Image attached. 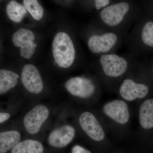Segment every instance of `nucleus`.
Returning a JSON list of instances; mask_svg holds the SVG:
<instances>
[{"label": "nucleus", "instance_id": "9d476101", "mask_svg": "<svg viewBox=\"0 0 153 153\" xmlns=\"http://www.w3.org/2000/svg\"><path fill=\"white\" fill-rule=\"evenodd\" d=\"M75 134V129L73 127L69 125L63 126L54 130L50 134L48 142L54 147H65L72 141Z\"/></svg>", "mask_w": 153, "mask_h": 153}, {"label": "nucleus", "instance_id": "ddd939ff", "mask_svg": "<svg viewBox=\"0 0 153 153\" xmlns=\"http://www.w3.org/2000/svg\"><path fill=\"white\" fill-rule=\"evenodd\" d=\"M140 122L145 129L153 128V99L145 100L141 105L139 111Z\"/></svg>", "mask_w": 153, "mask_h": 153}, {"label": "nucleus", "instance_id": "412c9836", "mask_svg": "<svg viewBox=\"0 0 153 153\" xmlns=\"http://www.w3.org/2000/svg\"><path fill=\"white\" fill-rule=\"evenodd\" d=\"M109 4V0H95V5L97 10L105 7Z\"/></svg>", "mask_w": 153, "mask_h": 153}, {"label": "nucleus", "instance_id": "6ab92c4d", "mask_svg": "<svg viewBox=\"0 0 153 153\" xmlns=\"http://www.w3.org/2000/svg\"><path fill=\"white\" fill-rule=\"evenodd\" d=\"M142 38L146 45L153 47V22H148L143 29Z\"/></svg>", "mask_w": 153, "mask_h": 153}, {"label": "nucleus", "instance_id": "20e7f679", "mask_svg": "<svg viewBox=\"0 0 153 153\" xmlns=\"http://www.w3.org/2000/svg\"><path fill=\"white\" fill-rule=\"evenodd\" d=\"M22 81L23 85L29 92L38 94L44 88L43 80L38 68L32 64H26L22 73Z\"/></svg>", "mask_w": 153, "mask_h": 153}, {"label": "nucleus", "instance_id": "7ed1b4c3", "mask_svg": "<svg viewBox=\"0 0 153 153\" xmlns=\"http://www.w3.org/2000/svg\"><path fill=\"white\" fill-rule=\"evenodd\" d=\"M49 115V110L45 105H38L33 108L24 118V124L27 131L32 134H37Z\"/></svg>", "mask_w": 153, "mask_h": 153}, {"label": "nucleus", "instance_id": "0eeeda50", "mask_svg": "<svg viewBox=\"0 0 153 153\" xmlns=\"http://www.w3.org/2000/svg\"><path fill=\"white\" fill-rule=\"evenodd\" d=\"M79 123L81 128L91 138L96 141L104 139L103 129L94 115L89 112L82 113L79 117Z\"/></svg>", "mask_w": 153, "mask_h": 153}, {"label": "nucleus", "instance_id": "f3484780", "mask_svg": "<svg viewBox=\"0 0 153 153\" xmlns=\"http://www.w3.org/2000/svg\"><path fill=\"white\" fill-rule=\"evenodd\" d=\"M6 12L11 21L16 23H20L27 14V10L20 3L12 1L7 5Z\"/></svg>", "mask_w": 153, "mask_h": 153}, {"label": "nucleus", "instance_id": "4be33fe9", "mask_svg": "<svg viewBox=\"0 0 153 153\" xmlns=\"http://www.w3.org/2000/svg\"><path fill=\"white\" fill-rule=\"evenodd\" d=\"M10 117V115L7 113H0V123L7 120Z\"/></svg>", "mask_w": 153, "mask_h": 153}, {"label": "nucleus", "instance_id": "f03ea898", "mask_svg": "<svg viewBox=\"0 0 153 153\" xmlns=\"http://www.w3.org/2000/svg\"><path fill=\"white\" fill-rule=\"evenodd\" d=\"M35 36L31 30L20 29L13 36V44L16 47H20L21 56L30 59L36 51L37 44L34 43Z\"/></svg>", "mask_w": 153, "mask_h": 153}, {"label": "nucleus", "instance_id": "5701e85b", "mask_svg": "<svg viewBox=\"0 0 153 153\" xmlns=\"http://www.w3.org/2000/svg\"></svg>", "mask_w": 153, "mask_h": 153}, {"label": "nucleus", "instance_id": "1a4fd4ad", "mask_svg": "<svg viewBox=\"0 0 153 153\" xmlns=\"http://www.w3.org/2000/svg\"><path fill=\"white\" fill-rule=\"evenodd\" d=\"M129 9V6L127 3H118L103 9L100 13V17L106 25L117 26L123 21Z\"/></svg>", "mask_w": 153, "mask_h": 153}, {"label": "nucleus", "instance_id": "a211bd4d", "mask_svg": "<svg viewBox=\"0 0 153 153\" xmlns=\"http://www.w3.org/2000/svg\"><path fill=\"white\" fill-rule=\"evenodd\" d=\"M23 4L33 19L37 21L42 19L44 16V9L38 0H24Z\"/></svg>", "mask_w": 153, "mask_h": 153}, {"label": "nucleus", "instance_id": "aec40b11", "mask_svg": "<svg viewBox=\"0 0 153 153\" xmlns=\"http://www.w3.org/2000/svg\"><path fill=\"white\" fill-rule=\"evenodd\" d=\"M71 153H91L90 151L84 148L76 145L72 148L71 149Z\"/></svg>", "mask_w": 153, "mask_h": 153}, {"label": "nucleus", "instance_id": "dca6fc26", "mask_svg": "<svg viewBox=\"0 0 153 153\" xmlns=\"http://www.w3.org/2000/svg\"><path fill=\"white\" fill-rule=\"evenodd\" d=\"M44 149L40 142L26 140L19 142L12 149V153H43Z\"/></svg>", "mask_w": 153, "mask_h": 153}, {"label": "nucleus", "instance_id": "2eb2a0df", "mask_svg": "<svg viewBox=\"0 0 153 153\" xmlns=\"http://www.w3.org/2000/svg\"><path fill=\"white\" fill-rule=\"evenodd\" d=\"M19 76L13 71L0 70V95L6 93L16 85Z\"/></svg>", "mask_w": 153, "mask_h": 153}, {"label": "nucleus", "instance_id": "f8f14e48", "mask_svg": "<svg viewBox=\"0 0 153 153\" xmlns=\"http://www.w3.org/2000/svg\"><path fill=\"white\" fill-rule=\"evenodd\" d=\"M117 36L112 33H107L102 36L93 35L88 39V47L94 53L108 52L115 45Z\"/></svg>", "mask_w": 153, "mask_h": 153}, {"label": "nucleus", "instance_id": "4468645a", "mask_svg": "<svg viewBox=\"0 0 153 153\" xmlns=\"http://www.w3.org/2000/svg\"><path fill=\"white\" fill-rule=\"evenodd\" d=\"M20 139L21 134L16 131L0 132V153H6L13 149Z\"/></svg>", "mask_w": 153, "mask_h": 153}, {"label": "nucleus", "instance_id": "423d86ee", "mask_svg": "<svg viewBox=\"0 0 153 153\" xmlns=\"http://www.w3.org/2000/svg\"><path fill=\"white\" fill-rule=\"evenodd\" d=\"M100 62L105 74L111 77L121 76L127 69L128 63L125 59L114 54L102 55Z\"/></svg>", "mask_w": 153, "mask_h": 153}, {"label": "nucleus", "instance_id": "6e6552de", "mask_svg": "<svg viewBox=\"0 0 153 153\" xmlns=\"http://www.w3.org/2000/svg\"><path fill=\"white\" fill-rule=\"evenodd\" d=\"M103 111L108 117L120 124L126 123L129 119L128 107L122 100H114L108 102L103 106Z\"/></svg>", "mask_w": 153, "mask_h": 153}, {"label": "nucleus", "instance_id": "39448f33", "mask_svg": "<svg viewBox=\"0 0 153 153\" xmlns=\"http://www.w3.org/2000/svg\"><path fill=\"white\" fill-rule=\"evenodd\" d=\"M65 87L72 95L80 98L90 97L95 91V86L88 78L84 77H72L66 81Z\"/></svg>", "mask_w": 153, "mask_h": 153}, {"label": "nucleus", "instance_id": "f257e3e1", "mask_svg": "<svg viewBox=\"0 0 153 153\" xmlns=\"http://www.w3.org/2000/svg\"><path fill=\"white\" fill-rule=\"evenodd\" d=\"M53 57L57 65L61 68L70 67L74 62L75 52L74 44L65 33L56 34L52 44Z\"/></svg>", "mask_w": 153, "mask_h": 153}, {"label": "nucleus", "instance_id": "9b49d317", "mask_svg": "<svg viewBox=\"0 0 153 153\" xmlns=\"http://www.w3.org/2000/svg\"><path fill=\"white\" fill-rule=\"evenodd\" d=\"M149 91L147 85L136 83L131 79L124 80L120 89V93L123 98L130 101L137 98H144Z\"/></svg>", "mask_w": 153, "mask_h": 153}]
</instances>
